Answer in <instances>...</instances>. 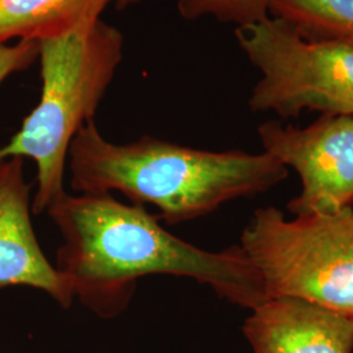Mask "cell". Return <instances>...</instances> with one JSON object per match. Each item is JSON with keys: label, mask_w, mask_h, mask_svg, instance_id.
Instances as JSON below:
<instances>
[{"label": "cell", "mask_w": 353, "mask_h": 353, "mask_svg": "<svg viewBox=\"0 0 353 353\" xmlns=\"http://www.w3.org/2000/svg\"><path fill=\"white\" fill-rule=\"evenodd\" d=\"M46 214L63 240L57 270L74 299L100 318L122 314L140 279L153 275L195 280L249 310L267 300L261 275L240 245L203 250L168 232L144 205L109 192H65Z\"/></svg>", "instance_id": "6da1fadb"}, {"label": "cell", "mask_w": 353, "mask_h": 353, "mask_svg": "<svg viewBox=\"0 0 353 353\" xmlns=\"http://www.w3.org/2000/svg\"><path fill=\"white\" fill-rule=\"evenodd\" d=\"M67 168L75 192L118 191L134 204L156 207L168 224L262 194L288 176V168L265 152L204 151L151 137L115 144L94 121L76 134Z\"/></svg>", "instance_id": "7a4b0ae2"}, {"label": "cell", "mask_w": 353, "mask_h": 353, "mask_svg": "<svg viewBox=\"0 0 353 353\" xmlns=\"http://www.w3.org/2000/svg\"><path fill=\"white\" fill-rule=\"evenodd\" d=\"M38 42L42 92L34 110L4 147L0 160L30 159L37 166L34 214L67 192L68 151L79 130L93 121L123 57L122 33L101 19Z\"/></svg>", "instance_id": "3957f363"}, {"label": "cell", "mask_w": 353, "mask_h": 353, "mask_svg": "<svg viewBox=\"0 0 353 353\" xmlns=\"http://www.w3.org/2000/svg\"><path fill=\"white\" fill-rule=\"evenodd\" d=\"M265 297H294L353 319V205L288 220L258 208L241 234Z\"/></svg>", "instance_id": "277c9868"}, {"label": "cell", "mask_w": 353, "mask_h": 353, "mask_svg": "<svg viewBox=\"0 0 353 353\" xmlns=\"http://www.w3.org/2000/svg\"><path fill=\"white\" fill-rule=\"evenodd\" d=\"M236 38L261 72L252 88V112L296 118L303 110L353 117V49L300 37L281 20L239 26Z\"/></svg>", "instance_id": "5b68a950"}, {"label": "cell", "mask_w": 353, "mask_h": 353, "mask_svg": "<svg viewBox=\"0 0 353 353\" xmlns=\"http://www.w3.org/2000/svg\"><path fill=\"white\" fill-rule=\"evenodd\" d=\"M263 152L301 179L288 203L294 216L327 214L353 205V117L322 115L305 128L267 121L258 127Z\"/></svg>", "instance_id": "8992f818"}, {"label": "cell", "mask_w": 353, "mask_h": 353, "mask_svg": "<svg viewBox=\"0 0 353 353\" xmlns=\"http://www.w3.org/2000/svg\"><path fill=\"white\" fill-rule=\"evenodd\" d=\"M32 211L24 159L0 160V288L21 285L42 290L67 309L75 301L72 290L41 249Z\"/></svg>", "instance_id": "52a82bcc"}, {"label": "cell", "mask_w": 353, "mask_h": 353, "mask_svg": "<svg viewBox=\"0 0 353 353\" xmlns=\"http://www.w3.org/2000/svg\"><path fill=\"white\" fill-rule=\"evenodd\" d=\"M242 332L254 353H352L353 319L294 297L250 310Z\"/></svg>", "instance_id": "ba28073f"}, {"label": "cell", "mask_w": 353, "mask_h": 353, "mask_svg": "<svg viewBox=\"0 0 353 353\" xmlns=\"http://www.w3.org/2000/svg\"><path fill=\"white\" fill-rule=\"evenodd\" d=\"M110 0H0V43L39 41L100 19Z\"/></svg>", "instance_id": "9c48e42d"}, {"label": "cell", "mask_w": 353, "mask_h": 353, "mask_svg": "<svg viewBox=\"0 0 353 353\" xmlns=\"http://www.w3.org/2000/svg\"><path fill=\"white\" fill-rule=\"evenodd\" d=\"M270 17L307 41L353 49V0H271Z\"/></svg>", "instance_id": "30bf717a"}, {"label": "cell", "mask_w": 353, "mask_h": 353, "mask_svg": "<svg viewBox=\"0 0 353 353\" xmlns=\"http://www.w3.org/2000/svg\"><path fill=\"white\" fill-rule=\"evenodd\" d=\"M270 3L271 0H178V11L186 20L210 16L239 28L267 20Z\"/></svg>", "instance_id": "8fae6325"}, {"label": "cell", "mask_w": 353, "mask_h": 353, "mask_svg": "<svg viewBox=\"0 0 353 353\" xmlns=\"http://www.w3.org/2000/svg\"><path fill=\"white\" fill-rule=\"evenodd\" d=\"M37 58V41L20 39L14 45L0 43V84L8 76L26 70Z\"/></svg>", "instance_id": "7c38bea8"}, {"label": "cell", "mask_w": 353, "mask_h": 353, "mask_svg": "<svg viewBox=\"0 0 353 353\" xmlns=\"http://www.w3.org/2000/svg\"><path fill=\"white\" fill-rule=\"evenodd\" d=\"M138 1H141V0H117V6H118L119 8H125L127 6L135 4V3H138Z\"/></svg>", "instance_id": "4fadbf2b"}]
</instances>
